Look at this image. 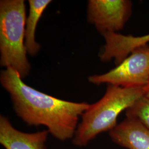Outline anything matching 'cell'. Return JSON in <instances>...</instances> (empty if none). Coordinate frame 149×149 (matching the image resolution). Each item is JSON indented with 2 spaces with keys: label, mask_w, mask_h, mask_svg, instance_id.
Wrapping results in <instances>:
<instances>
[{
  "label": "cell",
  "mask_w": 149,
  "mask_h": 149,
  "mask_svg": "<svg viewBox=\"0 0 149 149\" xmlns=\"http://www.w3.org/2000/svg\"><path fill=\"white\" fill-rule=\"evenodd\" d=\"M11 68L1 71L0 82L11 97L18 117L30 126L44 125L60 141L72 139L80 117L88 108L86 102L65 101L27 85Z\"/></svg>",
  "instance_id": "1"
},
{
  "label": "cell",
  "mask_w": 149,
  "mask_h": 149,
  "mask_svg": "<svg viewBox=\"0 0 149 149\" xmlns=\"http://www.w3.org/2000/svg\"><path fill=\"white\" fill-rule=\"evenodd\" d=\"M144 87H123L108 85L104 96L90 104L81 116L72 144L85 146L100 134L111 131L117 125V118L139 98L144 96Z\"/></svg>",
  "instance_id": "2"
},
{
  "label": "cell",
  "mask_w": 149,
  "mask_h": 149,
  "mask_svg": "<svg viewBox=\"0 0 149 149\" xmlns=\"http://www.w3.org/2000/svg\"><path fill=\"white\" fill-rule=\"evenodd\" d=\"M26 21L24 0L0 1V65L15 70L22 79L31 69L25 45Z\"/></svg>",
  "instance_id": "3"
},
{
  "label": "cell",
  "mask_w": 149,
  "mask_h": 149,
  "mask_svg": "<svg viewBox=\"0 0 149 149\" xmlns=\"http://www.w3.org/2000/svg\"><path fill=\"white\" fill-rule=\"evenodd\" d=\"M88 81L123 87H144L149 81V46L137 48L120 64L106 73L89 76Z\"/></svg>",
  "instance_id": "4"
},
{
  "label": "cell",
  "mask_w": 149,
  "mask_h": 149,
  "mask_svg": "<svg viewBox=\"0 0 149 149\" xmlns=\"http://www.w3.org/2000/svg\"><path fill=\"white\" fill-rule=\"evenodd\" d=\"M133 3L130 0H89L87 19L101 34L117 33L130 18Z\"/></svg>",
  "instance_id": "5"
},
{
  "label": "cell",
  "mask_w": 149,
  "mask_h": 149,
  "mask_svg": "<svg viewBox=\"0 0 149 149\" xmlns=\"http://www.w3.org/2000/svg\"><path fill=\"white\" fill-rule=\"evenodd\" d=\"M102 36L104 39L105 44L99 53V58L103 62L114 60L116 66L120 64L134 50L147 45L149 43V33L139 37L117 33H105Z\"/></svg>",
  "instance_id": "6"
},
{
  "label": "cell",
  "mask_w": 149,
  "mask_h": 149,
  "mask_svg": "<svg viewBox=\"0 0 149 149\" xmlns=\"http://www.w3.org/2000/svg\"><path fill=\"white\" fill-rule=\"evenodd\" d=\"M48 130L27 133L13 127L8 118L0 116V144L6 149H46Z\"/></svg>",
  "instance_id": "7"
},
{
  "label": "cell",
  "mask_w": 149,
  "mask_h": 149,
  "mask_svg": "<svg viewBox=\"0 0 149 149\" xmlns=\"http://www.w3.org/2000/svg\"><path fill=\"white\" fill-rule=\"evenodd\" d=\"M112 141L128 149H149V129L138 120L127 118L111 131Z\"/></svg>",
  "instance_id": "8"
},
{
  "label": "cell",
  "mask_w": 149,
  "mask_h": 149,
  "mask_svg": "<svg viewBox=\"0 0 149 149\" xmlns=\"http://www.w3.org/2000/svg\"><path fill=\"white\" fill-rule=\"evenodd\" d=\"M52 2L50 0H29V15L26 21L25 45L27 54L36 56L40 50V45L36 40V31L38 22L44 11Z\"/></svg>",
  "instance_id": "9"
},
{
  "label": "cell",
  "mask_w": 149,
  "mask_h": 149,
  "mask_svg": "<svg viewBox=\"0 0 149 149\" xmlns=\"http://www.w3.org/2000/svg\"><path fill=\"white\" fill-rule=\"evenodd\" d=\"M127 118H133L149 129V100L143 96L125 111Z\"/></svg>",
  "instance_id": "10"
},
{
  "label": "cell",
  "mask_w": 149,
  "mask_h": 149,
  "mask_svg": "<svg viewBox=\"0 0 149 149\" xmlns=\"http://www.w3.org/2000/svg\"><path fill=\"white\" fill-rule=\"evenodd\" d=\"M144 96L149 100V81L148 85L144 87Z\"/></svg>",
  "instance_id": "11"
}]
</instances>
